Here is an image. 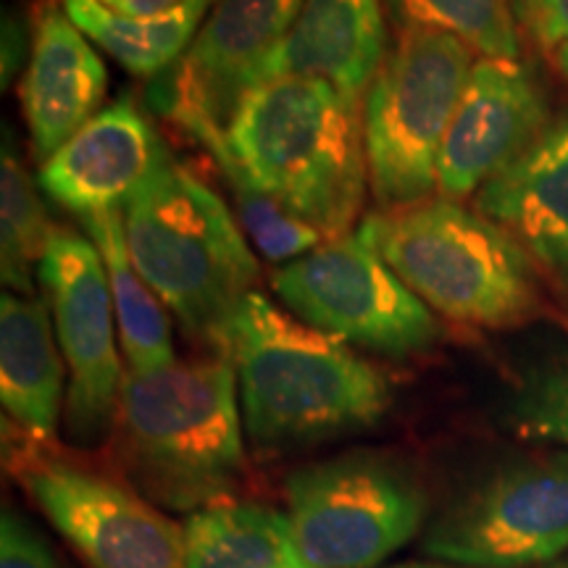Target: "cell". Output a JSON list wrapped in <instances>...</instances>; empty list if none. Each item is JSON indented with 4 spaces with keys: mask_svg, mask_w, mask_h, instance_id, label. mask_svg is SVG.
<instances>
[{
    "mask_svg": "<svg viewBox=\"0 0 568 568\" xmlns=\"http://www.w3.org/2000/svg\"><path fill=\"white\" fill-rule=\"evenodd\" d=\"M213 345L230 355L245 432L258 447L372 429L393 403L379 368L258 290L232 311Z\"/></svg>",
    "mask_w": 568,
    "mask_h": 568,
    "instance_id": "1",
    "label": "cell"
},
{
    "mask_svg": "<svg viewBox=\"0 0 568 568\" xmlns=\"http://www.w3.org/2000/svg\"><path fill=\"white\" fill-rule=\"evenodd\" d=\"M226 151L255 187L326 240L351 234L368 190L361 101L324 80L268 77L234 111Z\"/></svg>",
    "mask_w": 568,
    "mask_h": 568,
    "instance_id": "2",
    "label": "cell"
},
{
    "mask_svg": "<svg viewBox=\"0 0 568 568\" xmlns=\"http://www.w3.org/2000/svg\"><path fill=\"white\" fill-rule=\"evenodd\" d=\"M113 424L134 487L161 506L193 514L222 506L243 479L237 376L222 351L126 372Z\"/></svg>",
    "mask_w": 568,
    "mask_h": 568,
    "instance_id": "3",
    "label": "cell"
},
{
    "mask_svg": "<svg viewBox=\"0 0 568 568\" xmlns=\"http://www.w3.org/2000/svg\"><path fill=\"white\" fill-rule=\"evenodd\" d=\"M435 316L514 329L548 314L542 268L479 211L447 197L368 213L358 230Z\"/></svg>",
    "mask_w": 568,
    "mask_h": 568,
    "instance_id": "4",
    "label": "cell"
},
{
    "mask_svg": "<svg viewBox=\"0 0 568 568\" xmlns=\"http://www.w3.org/2000/svg\"><path fill=\"white\" fill-rule=\"evenodd\" d=\"M126 251L184 332L213 343L255 293L261 264L216 190L163 151L124 209Z\"/></svg>",
    "mask_w": 568,
    "mask_h": 568,
    "instance_id": "5",
    "label": "cell"
},
{
    "mask_svg": "<svg viewBox=\"0 0 568 568\" xmlns=\"http://www.w3.org/2000/svg\"><path fill=\"white\" fill-rule=\"evenodd\" d=\"M474 63L453 34L395 30L364 98L368 190L379 211L435 197L439 153Z\"/></svg>",
    "mask_w": 568,
    "mask_h": 568,
    "instance_id": "6",
    "label": "cell"
},
{
    "mask_svg": "<svg viewBox=\"0 0 568 568\" xmlns=\"http://www.w3.org/2000/svg\"><path fill=\"white\" fill-rule=\"evenodd\" d=\"M287 521L308 568H372L424 524L426 497L387 453H347L297 468L284 487Z\"/></svg>",
    "mask_w": 568,
    "mask_h": 568,
    "instance_id": "7",
    "label": "cell"
},
{
    "mask_svg": "<svg viewBox=\"0 0 568 568\" xmlns=\"http://www.w3.org/2000/svg\"><path fill=\"white\" fill-rule=\"evenodd\" d=\"M290 314L339 343L406 358L439 337V322L358 232L326 240L272 274Z\"/></svg>",
    "mask_w": 568,
    "mask_h": 568,
    "instance_id": "8",
    "label": "cell"
},
{
    "mask_svg": "<svg viewBox=\"0 0 568 568\" xmlns=\"http://www.w3.org/2000/svg\"><path fill=\"white\" fill-rule=\"evenodd\" d=\"M11 432L9 471L90 568H187L182 527L138 489Z\"/></svg>",
    "mask_w": 568,
    "mask_h": 568,
    "instance_id": "9",
    "label": "cell"
},
{
    "mask_svg": "<svg viewBox=\"0 0 568 568\" xmlns=\"http://www.w3.org/2000/svg\"><path fill=\"white\" fill-rule=\"evenodd\" d=\"M426 556L471 568L548 566L568 552V450L497 468L424 537Z\"/></svg>",
    "mask_w": 568,
    "mask_h": 568,
    "instance_id": "10",
    "label": "cell"
},
{
    "mask_svg": "<svg viewBox=\"0 0 568 568\" xmlns=\"http://www.w3.org/2000/svg\"><path fill=\"white\" fill-rule=\"evenodd\" d=\"M303 0H216L193 45L153 77L148 103L205 151L226 134L234 111L293 30Z\"/></svg>",
    "mask_w": 568,
    "mask_h": 568,
    "instance_id": "11",
    "label": "cell"
},
{
    "mask_svg": "<svg viewBox=\"0 0 568 568\" xmlns=\"http://www.w3.org/2000/svg\"><path fill=\"white\" fill-rule=\"evenodd\" d=\"M69 368L67 422L77 443H98L116 422L122 361L103 258L90 237L55 226L38 266Z\"/></svg>",
    "mask_w": 568,
    "mask_h": 568,
    "instance_id": "12",
    "label": "cell"
},
{
    "mask_svg": "<svg viewBox=\"0 0 568 568\" xmlns=\"http://www.w3.org/2000/svg\"><path fill=\"white\" fill-rule=\"evenodd\" d=\"M548 126V103L521 61L474 63L437 169V193L447 201L477 195L506 172Z\"/></svg>",
    "mask_w": 568,
    "mask_h": 568,
    "instance_id": "13",
    "label": "cell"
},
{
    "mask_svg": "<svg viewBox=\"0 0 568 568\" xmlns=\"http://www.w3.org/2000/svg\"><path fill=\"white\" fill-rule=\"evenodd\" d=\"M30 30L32 48L19 82V103L32 159L42 163L103 111L109 71L59 0L32 6Z\"/></svg>",
    "mask_w": 568,
    "mask_h": 568,
    "instance_id": "14",
    "label": "cell"
},
{
    "mask_svg": "<svg viewBox=\"0 0 568 568\" xmlns=\"http://www.w3.org/2000/svg\"><path fill=\"white\" fill-rule=\"evenodd\" d=\"M161 151L151 119L132 95H122L40 163L38 184L80 219L124 211Z\"/></svg>",
    "mask_w": 568,
    "mask_h": 568,
    "instance_id": "15",
    "label": "cell"
},
{
    "mask_svg": "<svg viewBox=\"0 0 568 568\" xmlns=\"http://www.w3.org/2000/svg\"><path fill=\"white\" fill-rule=\"evenodd\" d=\"M477 211L506 230L542 272L568 282V116L545 126L479 190Z\"/></svg>",
    "mask_w": 568,
    "mask_h": 568,
    "instance_id": "16",
    "label": "cell"
},
{
    "mask_svg": "<svg viewBox=\"0 0 568 568\" xmlns=\"http://www.w3.org/2000/svg\"><path fill=\"white\" fill-rule=\"evenodd\" d=\"M387 48L385 0H303L293 30L268 61L264 80L282 74L311 77L364 103Z\"/></svg>",
    "mask_w": 568,
    "mask_h": 568,
    "instance_id": "17",
    "label": "cell"
},
{
    "mask_svg": "<svg viewBox=\"0 0 568 568\" xmlns=\"http://www.w3.org/2000/svg\"><path fill=\"white\" fill-rule=\"evenodd\" d=\"M63 364L48 303L6 290L0 297V403L6 422L34 443H55Z\"/></svg>",
    "mask_w": 568,
    "mask_h": 568,
    "instance_id": "18",
    "label": "cell"
},
{
    "mask_svg": "<svg viewBox=\"0 0 568 568\" xmlns=\"http://www.w3.org/2000/svg\"><path fill=\"white\" fill-rule=\"evenodd\" d=\"M187 568H308L287 514L255 503H222L184 521Z\"/></svg>",
    "mask_w": 568,
    "mask_h": 568,
    "instance_id": "19",
    "label": "cell"
},
{
    "mask_svg": "<svg viewBox=\"0 0 568 568\" xmlns=\"http://www.w3.org/2000/svg\"><path fill=\"white\" fill-rule=\"evenodd\" d=\"M92 245L101 253L109 274L113 311H116L119 339L130 372H155L174 364V337L169 308L151 284L142 280L126 251L124 211H105L82 219Z\"/></svg>",
    "mask_w": 568,
    "mask_h": 568,
    "instance_id": "20",
    "label": "cell"
},
{
    "mask_svg": "<svg viewBox=\"0 0 568 568\" xmlns=\"http://www.w3.org/2000/svg\"><path fill=\"white\" fill-rule=\"evenodd\" d=\"M74 21L101 51L134 77L153 80L174 67L193 45L197 30L216 0H182L155 17H122L98 0H61Z\"/></svg>",
    "mask_w": 568,
    "mask_h": 568,
    "instance_id": "21",
    "label": "cell"
},
{
    "mask_svg": "<svg viewBox=\"0 0 568 568\" xmlns=\"http://www.w3.org/2000/svg\"><path fill=\"white\" fill-rule=\"evenodd\" d=\"M38 187L6 126L0 155V276L17 295H32L34 272L55 230Z\"/></svg>",
    "mask_w": 568,
    "mask_h": 568,
    "instance_id": "22",
    "label": "cell"
},
{
    "mask_svg": "<svg viewBox=\"0 0 568 568\" xmlns=\"http://www.w3.org/2000/svg\"><path fill=\"white\" fill-rule=\"evenodd\" d=\"M395 30L447 32L481 59L518 61V21L510 0H385Z\"/></svg>",
    "mask_w": 568,
    "mask_h": 568,
    "instance_id": "23",
    "label": "cell"
},
{
    "mask_svg": "<svg viewBox=\"0 0 568 568\" xmlns=\"http://www.w3.org/2000/svg\"><path fill=\"white\" fill-rule=\"evenodd\" d=\"M209 153L216 161L219 172L224 174L245 237L268 264L284 266L326 243L322 232L305 224L303 219H297L295 213H290L282 203H276L272 195H266L264 190H258L247 180L237 161L226 151V134L216 145L209 148Z\"/></svg>",
    "mask_w": 568,
    "mask_h": 568,
    "instance_id": "24",
    "label": "cell"
},
{
    "mask_svg": "<svg viewBox=\"0 0 568 568\" xmlns=\"http://www.w3.org/2000/svg\"><path fill=\"white\" fill-rule=\"evenodd\" d=\"M518 437L568 450V355L529 376L508 410Z\"/></svg>",
    "mask_w": 568,
    "mask_h": 568,
    "instance_id": "25",
    "label": "cell"
},
{
    "mask_svg": "<svg viewBox=\"0 0 568 568\" xmlns=\"http://www.w3.org/2000/svg\"><path fill=\"white\" fill-rule=\"evenodd\" d=\"M0 568H63L42 539L11 510L0 518Z\"/></svg>",
    "mask_w": 568,
    "mask_h": 568,
    "instance_id": "26",
    "label": "cell"
},
{
    "mask_svg": "<svg viewBox=\"0 0 568 568\" xmlns=\"http://www.w3.org/2000/svg\"><path fill=\"white\" fill-rule=\"evenodd\" d=\"M518 30L529 34L545 51L568 42V0H510Z\"/></svg>",
    "mask_w": 568,
    "mask_h": 568,
    "instance_id": "27",
    "label": "cell"
},
{
    "mask_svg": "<svg viewBox=\"0 0 568 568\" xmlns=\"http://www.w3.org/2000/svg\"><path fill=\"white\" fill-rule=\"evenodd\" d=\"M32 48V30L30 27H21L19 19L13 13H6L3 17V84L17 74L19 61L24 59V53L30 55Z\"/></svg>",
    "mask_w": 568,
    "mask_h": 568,
    "instance_id": "28",
    "label": "cell"
},
{
    "mask_svg": "<svg viewBox=\"0 0 568 568\" xmlns=\"http://www.w3.org/2000/svg\"><path fill=\"white\" fill-rule=\"evenodd\" d=\"M98 3L122 17H155V13L172 11L182 0H98Z\"/></svg>",
    "mask_w": 568,
    "mask_h": 568,
    "instance_id": "29",
    "label": "cell"
},
{
    "mask_svg": "<svg viewBox=\"0 0 568 568\" xmlns=\"http://www.w3.org/2000/svg\"><path fill=\"white\" fill-rule=\"evenodd\" d=\"M552 61H556L558 71L568 80V42H566V45H560V48H556V51H552Z\"/></svg>",
    "mask_w": 568,
    "mask_h": 568,
    "instance_id": "30",
    "label": "cell"
},
{
    "mask_svg": "<svg viewBox=\"0 0 568 568\" xmlns=\"http://www.w3.org/2000/svg\"><path fill=\"white\" fill-rule=\"evenodd\" d=\"M393 568H445V566H435V564H400Z\"/></svg>",
    "mask_w": 568,
    "mask_h": 568,
    "instance_id": "31",
    "label": "cell"
},
{
    "mask_svg": "<svg viewBox=\"0 0 568 568\" xmlns=\"http://www.w3.org/2000/svg\"><path fill=\"white\" fill-rule=\"evenodd\" d=\"M542 568H568V556H564V558H558V560H552V564H548V566H542Z\"/></svg>",
    "mask_w": 568,
    "mask_h": 568,
    "instance_id": "32",
    "label": "cell"
}]
</instances>
